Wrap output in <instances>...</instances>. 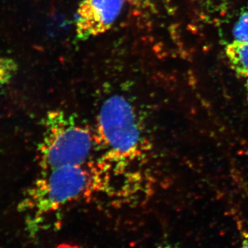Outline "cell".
<instances>
[{
	"instance_id": "obj_1",
	"label": "cell",
	"mask_w": 248,
	"mask_h": 248,
	"mask_svg": "<svg viewBox=\"0 0 248 248\" xmlns=\"http://www.w3.org/2000/svg\"><path fill=\"white\" fill-rule=\"evenodd\" d=\"M91 177L84 166H66L42 171L19 204L28 229L33 234L46 215L55 213L88 190Z\"/></svg>"
},
{
	"instance_id": "obj_2",
	"label": "cell",
	"mask_w": 248,
	"mask_h": 248,
	"mask_svg": "<svg viewBox=\"0 0 248 248\" xmlns=\"http://www.w3.org/2000/svg\"><path fill=\"white\" fill-rule=\"evenodd\" d=\"M93 135L78 118L63 110L49 112L43 121L38 147L42 171L66 166H84L93 148Z\"/></svg>"
},
{
	"instance_id": "obj_3",
	"label": "cell",
	"mask_w": 248,
	"mask_h": 248,
	"mask_svg": "<svg viewBox=\"0 0 248 248\" xmlns=\"http://www.w3.org/2000/svg\"><path fill=\"white\" fill-rule=\"evenodd\" d=\"M98 134L109 157L133 161L141 153V134L136 112L123 96L108 98L99 109Z\"/></svg>"
},
{
	"instance_id": "obj_4",
	"label": "cell",
	"mask_w": 248,
	"mask_h": 248,
	"mask_svg": "<svg viewBox=\"0 0 248 248\" xmlns=\"http://www.w3.org/2000/svg\"><path fill=\"white\" fill-rule=\"evenodd\" d=\"M126 0H82L75 23L78 38L85 40L110 30L122 14Z\"/></svg>"
},
{
	"instance_id": "obj_5",
	"label": "cell",
	"mask_w": 248,
	"mask_h": 248,
	"mask_svg": "<svg viewBox=\"0 0 248 248\" xmlns=\"http://www.w3.org/2000/svg\"><path fill=\"white\" fill-rule=\"evenodd\" d=\"M226 54L231 68L248 88V42L233 41L226 46Z\"/></svg>"
},
{
	"instance_id": "obj_6",
	"label": "cell",
	"mask_w": 248,
	"mask_h": 248,
	"mask_svg": "<svg viewBox=\"0 0 248 248\" xmlns=\"http://www.w3.org/2000/svg\"><path fill=\"white\" fill-rule=\"evenodd\" d=\"M17 62L9 57L0 55V89L9 84L17 71Z\"/></svg>"
},
{
	"instance_id": "obj_7",
	"label": "cell",
	"mask_w": 248,
	"mask_h": 248,
	"mask_svg": "<svg viewBox=\"0 0 248 248\" xmlns=\"http://www.w3.org/2000/svg\"><path fill=\"white\" fill-rule=\"evenodd\" d=\"M235 42H248V11L240 16L232 31Z\"/></svg>"
},
{
	"instance_id": "obj_8",
	"label": "cell",
	"mask_w": 248,
	"mask_h": 248,
	"mask_svg": "<svg viewBox=\"0 0 248 248\" xmlns=\"http://www.w3.org/2000/svg\"><path fill=\"white\" fill-rule=\"evenodd\" d=\"M241 248H248V234H245L243 237Z\"/></svg>"
},
{
	"instance_id": "obj_9",
	"label": "cell",
	"mask_w": 248,
	"mask_h": 248,
	"mask_svg": "<svg viewBox=\"0 0 248 248\" xmlns=\"http://www.w3.org/2000/svg\"><path fill=\"white\" fill-rule=\"evenodd\" d=\"M158 248H178L177 247H173V246H160V247Z\"/></svg>"
}]
</instances>
